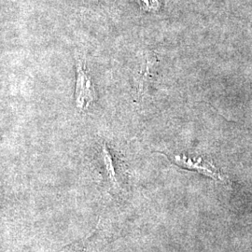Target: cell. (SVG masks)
<instances>
[{
    "instance_id": "1",
    "label": "cell",
    "mask_w": 252,
    "mask_h": 252,
    "mask_svg": "<svg viewBox=\"0 0 252 252\" xmlns=\"http://www.w3.org/2000/svg\"><path fill=\"white\" fill-rule=\"evenodd\" d=\"M172 160L182 168L198 172L200 174L209 177L216 181L224 180V178L222 177V175L219 171L216 166H214L211 162L205 161L201 157L198 159H191L185 155H175L172 157Z\"/></svg>"
},
{
    "instance_id": "2",
    "label": "cell",
    "mask_w": 252,
    "mask_h": 252,
    "mask_svg": "<svg viewBox=\"0 0 252 252\" xmlns=\"http://www.w3.org/2000/svg\"><path fill=\"white\" fill-rule=\"evenodd\" d=\"M94 97V92L91 84L90 78L87 76L83 66L78 65V81L76 88V100L79 108H83L85 103L89 105Z\"/></svg>"
},
{
    "instance_id": "3",
    "label": "cell",
    "mask_w": 252,
    "mask_h": 252,
    "mask_svg": "<svg viewBox=\"0 0 252 252\" xmlns=\"http://www.w3.org/2000/svg\"><path fill=\"white\" fill-rule=\"evenodd\" d=\"M103 157H104V162H105L106 168H107V171H108V177H109L110 180L112 181V183L116 187H118L119 183H118L117 179H116L115 170H114V166H113V162H112V158L108 153L106 146H104V148H103Z\"/></svg>"
}]
</instances>
